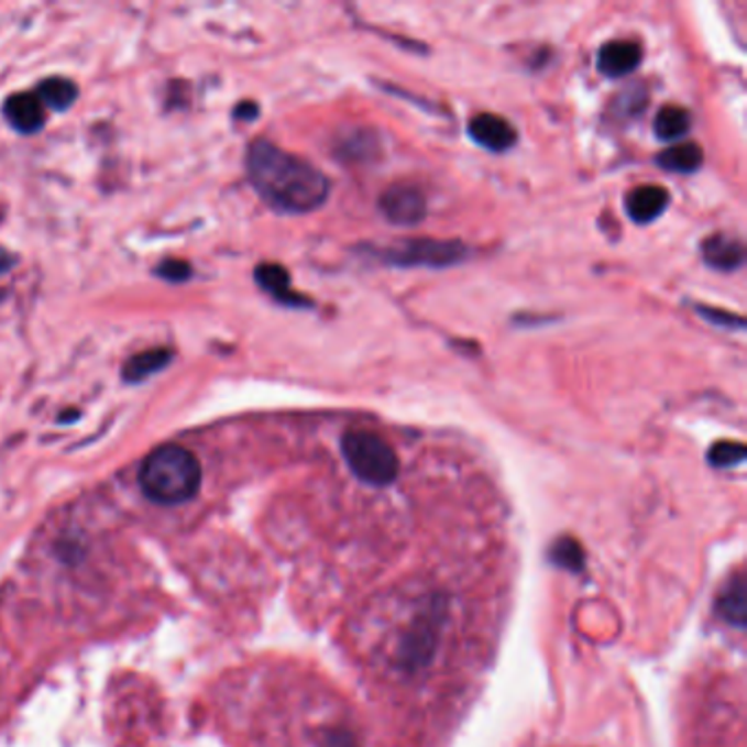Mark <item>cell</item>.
<instances>
[{
    "instance_id": "6da1fadb",
    "label": "cell",
    "mask_w": 747,
    "mask_h": 747,
    "mask_svg": "<svg viewBox=\"0 0 747 747\" xmlns=\"http://www.w3.org/2000/svg\"><path fill=\"white\" fill-rule=\"evenodd\" d=\"M246 169L254 191L281 213H311L331 191V183L318 167L265 139L250 145Z\"/></svg>"
},
{
    "instance_id": "7a4b0ae2",
    "label": "cell",
    "mask_w": 747,
    "mask_h": 747,
    "mask_svg": "<svg viewBox=\"0 0 747 747\" xmlns=\"http://www.w3.org/2000/svg\"><path fill=\"white\" fill-rule=\"evenodd\" d=\"M141 490L147 498L158 504H183L194 498L202 483L198 459L183 446H163L154 450L139 474Z\"/></svg>"
},
{
    "instance_id": "3957f363",
    "label": "cell",
    "mask_w": 747,
    "mask_h": 747,
    "mask_svg": "<svg viewBox=\"0 0 747 747\" xmlns=\"http://www.w3.org/2000/svg\"><path fill=\"white\" fill-rule=\"evenodd\" d=\"M342 457L349 470L371 487H386L399 474V459L393 446L369 430L347 432L342 437Z\"/></svg>"
},
{
    "instance_id": "277c9868",
    "label": "cell",
    "mask_w": 747,
    "mask_h": 747,
    "mask_svg": "<svg viewBox=\"0 0 747 747\" xmlns=\"http://www.w3.org/2000/svg\"><path fill=\"white\" fill-rule=\"evenodd\" d=\"M468 252L461 242L415 238L380 250L377 256L393 267H450L465 261Z\"/></svg>"
},
{
    "instance_id": "5b68a950",
    "label": "cell",
    "mask_w": 747,
    "mask_h": 747,
    "mask_svg": "<svg viewBox=\"0 0 747 747\" xmlns=\"http://www.w3.org/2000/svg\"><path fill=\"white\" fill-rule=\"evenodd\" d=\"M382 216L395 227H417L428 216V200L419 187L413 183H395L391 185L380 202Z\"/></svg>"
},
{
    "instance_id": "8992f818",
    "label": "cell",
    "mask_w": 747,
    "mask_h": 747,
    "mask_svg": "<svg viewBox=\"0 0 747 747\" xmlns=\"http://www.w3.org/2000/svg\"><path fill=\"white\" fill-rule=\"evenodd\" d=\"M470 136L490 152H508L517 143V130L498 114L483 112L470 121Z\"/></svg>"
},
{
    "instance_id": "52a82bcc",
    "label": "cell",
    "mask_w": 747,
    "mask_h": 747,
    "mask_svg": "<svg viewBox=\"0 0 747 747\" xmlns=\"http://www.w3.org/2000/svg\"><path fill=\"white\" fill-rule=\"evenodd\" d=\"M642 62V48L634 40H612L601 46L596 66L605 77L618 79L636 70Z\"/></svg>"
},
{
    "instance_id": "ba28073f",
    "label": "cell",
    "mask_w": 747,
    "mask_h": 747,
    "mask_svg": "<svg viewBox=\"0 0 747 747\" xmlns=\"http://www.w3.org/2000/svg\"><path fill=\"white\" fill-rule=\"evenodd\" d=\"M4 119L9 125L22 134H35L42 130L46 121V110L44 103L37 99L35 92H18L11 95L4 106H2Z\"/></svg>"
},
{
    "instance_id": "9c48e42d",
    "label": "cell",
    "mask_w": 747,
    "mask_h": 747,
    "mask_svg": "<svg viewBox=\"0 0 747 747\" xmlns=\"http://www.w3.org/2000/svg\"><path fill=\"white\" fill-rule=\"evenodd\" d=\"M254 281H256V285L263 292H267L281 305H287V307H311V300L307 296H303V294L292 289L289 274L278 263H261V265H256Z\"/></svg>"
},
{
    "instance_id": "30bf717a",
    "label": "cell",
    "mask_w": 747,
    "mask_h": 747,
    "mask_svg": "<svg viewBox=\"0 0 747 747\" xmlns=\"http://www.w3.org/2000/svg\"><path fill=\"white\" fill-rule=\"evenodd\" d=\"M671 196L664 187L658 185H645V187H636L627 200H625V211L631 218V222L636 224H651L656 222L669 207Z\"/></svg>"
},
{
    "instance_id": "8fae6325",
    "label": "cell",
    "mask_w": 747,
    "mask_h": 747,
    "mask_svg": "<svg viewBox=\"0 0 747 747\" xmlns=\"http://www.w3.org/2000/svg\"><path fill=\"white\" fill-rule=\"evenodd\" d=\"M702 254H704V261L719 272H735V270L744 267V263H746L744 244L737 238L726 235V233L711 235L702 244Z\"/></svg>"
},
{
    "instance_id": "7c38bea8",
    "label": "cell",
    "mask_w": 747,
    "mask_h": 747,
    "mask_svg": "<svg viewBox=\"0 0 747 747\" xmlns=\"http://www.w3.org/2000/svg\"><path fill=\"white\" fill-rule=\"evenodd\" d=\"M172 360H174V353L169 349H150V351L136 353L123 364V380L128 384L145 382L152 375L167 369L172 364Z\"/></svg>"
},
{
    "instance_id": "4fadbf2b",
    "label": "cell",
    "mask_w": 747,
    "mask_h": 747,
    "mask_svg": "<svg viewBox=\"0 0 747 747\" xmlns=\"http://www.w3.org/2000/svg\"><path fill=\"white\" fill-rule=\"evenodd\" d=\"M658 165L671 174H695L704 165V152L691 141L675 143L658 156Z\"/></svg>"
},
{
    "instance_id": "5bb4252c",
    "label": "cell",
    "mask_w": 747,
    "mask_h": 747,
    "mask_svg": "<svg viewBox=\"0 0 747 747\" xmlns=\"http://www.w3.org/2000/svg\"><path fill=\"white\" fill-rule=\"evenodd\" d=\"M691 125H693V117L686 108L682 106H664L658 114H656V121H653V132L660 141H680L684 139L689 132H691Z\"/></svg>"
},
{
    "instance_id": "9a60e30c",
    "label": "cell",
    "mask_w": 747,
    "mask_h": 747,
    "mask_svg": "<svg viewBox=\"0 0 747 747\" xmlns=\"http://www.w3.org/2000/svg\"><path fill=\"white\" fill-rule=\"evenodd\" d=\"M35 95L44 106L64 112L75 103L77 86L66 77H48L37 86Z\"/></svg>"
},
{
    "instance_id": "2e32d148",
    "label": "cell",
    "mask_w": 747,
    "mask_h": 747,
    "mask_svg": "<svg viewBox=\"0 0 747 747\" xmlns=\"http://www.w3.org/2000/svg\"><path fill=\"white\" fill-rule=\"evenodd\" d=\"M375 150H377V141L369 139L366 130H358L355 134H349L340 141V156H344L347 161H364L373 156Z\"/></svg>"
},
{
    "instance_id": "e0dca14e",
    "label": "cell",
    "mask_w": 747,
    "mask_h": 747,
    "mask_svg": "<svg viewBox=\"0 0 747 747\" xmlns=\"http://www.w3.org/2000/svg\"><path fill=\"white\" fill-rule=\"evenodd\" d=\"M744 459H746V446L737 441H719L708 452V461L715 468H735Z\"/></svg>"
},
{
    "instance_id": "ac0fdd59",
    "label": "cell",
    "mask_w": 747,
    "mask_h": 747,
    "mask_svg": "<svg viewBox=\"0 0 747 747\" xmlns=\"http://www.w3.org/2000/svg\"><path fill=\"white\" fill-rule=\"evenodd\" d=\"M722 609H724V614H726V618L730 623L744 625V620H746V590H744V581L741 579L724 596Z\"/></svg>"
},
{
    "instance_id": "d6986e66",
    "label": "cell",
    "mask_w": 747,
    "mask_h": 747,
    "mask_svg": "<svg viewBox=\"0 0 747 747\" xmlns=\"http://www.w3.org/2000/svg\"><path fill=\"white\" fill-rule=\"evenodd\" d=\"M695 309H697V314L704 320H708V322H713L717 327L737 329V331L746 329V320L739 314H730V311H724V309H717V307H708V305H695Z\"/></svg>"
},
{
    "instance_id": "ffe728a7",
    "label": "cell",
    "mask_w": 747,
    "mask_h": 747,
    "mask_svg": "<svg viewBox=\"0 0 747 747\" xmlns=\"http://www.w3.org/2000/svg\"><path fill=\"white\" fill-rule=\"evenodd\" d=\"M616 110L623 114V117H634V114H640L645 108H647V92L642 86H631L629 90L620 92L618 99H616Z\"/></svg>"
},
{
    "instance_id": "44dd1931",
    "label": "cell",
    "mask_w": 747,
    "mask_h": 747,
    "mask_svg": "<svg viewBox=\"0 0 747 747\" xmlns=\"http://www.w3.org/2000/svg\"><path fill=\"white\" fill-rule=\"evenodd\" d=\"M156 274L163 276V278L169 281V283H185L187 278H191L194 270H191V265L185 263V261H165V263H161V267L156 270Z\"/></svg>"
},
{
    "instance_id": "7402d4cb",
    "label": "cell",
    "mask_w": 747,
    "mask_h": 747,
    "mask_svg": "<svg viewBox=\"0 0 747 747\" xmlns=\"http://www.w3.org/2000/svg\"><path fill=\"white\" fill-rule=\"evenodd\" d=\"M259 117V106L252 103V101H244L235 108V119H242V121H252Z\"/></svg>"
},
{
    "instance_id": "603a6c76",
    "label": "cell",
    "mask_w": 747,
    "mask_h": 747,
    "mask_svg": "<svg viewBox=\"0 0 747 747\" xmlns=\"http://www.w3.org/2000/svg\"><path fill=\"white\" fill-rule=\"evenodd\" d=\"M15 265V256L9 250L0 249V274H7Z\"/></svg>"
}]
</instances>
